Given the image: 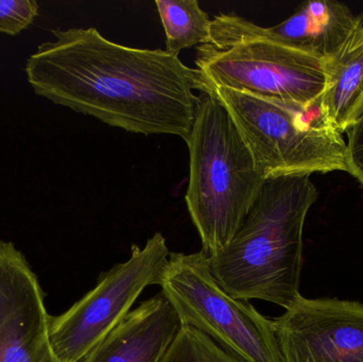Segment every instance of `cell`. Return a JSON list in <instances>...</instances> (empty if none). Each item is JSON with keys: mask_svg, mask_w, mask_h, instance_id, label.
<instances>
[{"mask_svg": "<svg viewBox=\"0 0 363 362\" xmlns=\"http://www.w3.org/2000/svg\"><path fill=\"white\" fill-rule=\"evenodd\" d=\"M26 63L36 95L130 133L185 142L199 96L211 87L196 68L162 49L123 46L96 28L53 30Z\"/></svg>", "mask_w": 363, "mask_h": 362, "instance_id": "cell-1", "label": "cell"}, {"mask_svg": "<svg viewBox=\"0 0 363 362\" xmlns=\"http://www.w3.org/2000/svg\"><path fill=\"white\" fill-rule=\"evenodd\" d=\"M317 199L311 176L264 181L228 246L208 257L220 285L236 299L288 310L301 295L305 220Z\"/></svg>", "mask_w": 363, "mask_h": 362, "instance_id": "cell-2", "label": "cell"}, {"mask_svg": "<svg viewBox=\"0 0 363 362\" xmlns=\"http://www.w3.org/2000/svg\"><path fill=\"white\" fill-rule=\"evenodd\" d=\"M186 144V205L200 235L202 252L216 256L238 231L266 180L230 113L213 91L199 95Z\"/></svg>", "mask_w": 363, "mask_h": 362, "instance_id": "cell-3", "label": "cell"}, {"mask_svg": "<svg viewBox=\"0 0 363 362\" xmlns=\"http://www.w3.org/2000/svg\"><path fill=\"white\" fill-rule=\"evenodd\" d=\"M194 63L209 86L301 106L317 103L328 89V62L235 12L220 13L211 19V36L196 49Z\"/></svg>", "mask_w": 363, "mask_h": 362, "instance_id": "cell-4", "label": "cell"}, {"mask_svg": "<svg viewBox=\"0 0 363 362\" xmlns=\"http://www.w3.org/2000/svg\"><path fill=\"white\" fill-rule=\"evenodd\" d=\"M230 113L264 180L347 172V142L321 100L311 106L211 86Z\"/></svg>", "mask_w": 363, "mask_h": 362, "instance_id": "cell-5", "label": "cell"}, {"mask_svg": "<svg viewBox=\"0 0 363 362\" xmlns=\"http://www.w3.org/2000/svg\"><path fill=\"white\" fill-rule=\"evenodd\" d=\"M159 286L182 327L204 334L239 361L283 362L273 321L249 301L230 295L202 251L170 254Z\"/></svg>", "mask_w": 363, "mask_h": 362, "instance_id": "cell-6", "label": "cell"}, {"mask_svg": "<svg viewBox=\"0 0 363 362\" xmlns=\"http://www.w3.org/2000/svg\"><path fill=\"white\" fill-rule=\"evenodd\" d=\"M165 237L155 233L144 248L133 244L131 256L113 266L69 310L51 317L50 339L61 362H80L130 312L143 291L159 285L169 259Z\"/></svg>", "mask_w": 363, "mask_h": 362, "instance_id": "cell-7", "label": "cell"}, {"mask_svg": "<svg viewBox=\"0 0 363 362\" xmlns=\"http://www.w3.org/2000/svg\"><path fill=\"white\" fill-rule=\"evenodd\" d=\"M283 362H363V303L298 295L273 319Z\"/></svg>", "mask_w": 363, "mask_h": 362, "instance_id": "cell-8", "label": "cell"}, {"mask_svg": "<svg viewBox=\"0 0 363 362\" xmlns=\"http://www.w3.org/2000/svg\"><path fill=\"white\" fill-rule=\"evenodd\" d=\"M50 321L25 255L0 240V362H61L51 344Z\"/></svg>", "mask_w": 363, "mask_h": 362, "instance_id": "cell-9", "label": "cell"}, {"mask_svg": "<svg viewBox=\"0 0 363 362\" xmlns=\"http://www.w3.org/2000/svg\"><path fill=\"white\" fill-rule=\"evenodd\" d=\"M181 327L160 293L131 310L80 362H162Z\"/></svg>", "mask_w": 363, "mask_h": 362, "instance_id": "cell-10", "label": "cell"}, {"mask_svg": "<svg viewBox=\"0 0 363 362\" xmlns=\"http://www.w3.org/2000/svg\"><path fill=\"white\" fill-rule=\"evenodd\" d=\"M358 17L342 2L307 1L270 30L284 42L330 62L342 50L357 25Z\"/></svg>", "mask_w": 363, "mask_h": 362, "instance_id": "cell-11", "label": "cell"}, {"mask_svg": "<svg viewBox=\"0 0 363 362\" xmlns=\"http://www.w3.org/2000/svg\"><path fill=\"white\" fill-rule=\"evenodd\" d=\"M321 104L334 127L345 133L363 110V14L338 55L328 62Z\"/></svg>", "mask_w": 363, "mask_h": 362, "instance_id": "cell-12", "label": "cell"}, {"mask_svg": "<svg viewBox=\"0 0 363 362\" xmlns=\"http://www.w3.org/2000/svg\"><path fill=\"white\" fill-rule=\"evenodd\" d=\"M166 34V52L179 55L211 36V19L196 0H155Z\"/></svg>", "mask_w": 363, "mask_h": 362, "instance_id": "cell-13", "label": "cell"}, {"mask_svg": "<svg viewBox=\"0 0 363 362\" xmlns=\"http://www.w3.org/2000/svg\"><path fill=\"white\" fill-rule=\"evenodd\" d=\"M162 362H241L211 338L192 327H181Z\"/></svg>", "mask_w": 363, "mask_h": 362, "instance_id": "cell-14", "label": "cell"}, {"mask_svg": "<svg viewBox=\"0 0 363 362\" xmlns=\"http://www.w3.org/2000/svg\"><path fill=\"white\" fill-rule=\"evenodd\" d=\"M38 14L34 0H0V32L17 35L27 29Z\"/></svg>", "mask_w": 363, "mask_h": 362, "instance_id": "cell-15", "label": "cell"}, {"mask_svg": "<svg viewBox=\"0 0 363 362\" xmlns=\"http://www.w3.org/2000/svg\"><path fill=\"white\" fill-rule=\"evenodd\" d=\"M347 172L363 187V110L347 130Z\"/></svg>", "mask_w": 363, "mask_h": 362, "instance_id": "cell-16", "label": "cell"}]
</instances>
